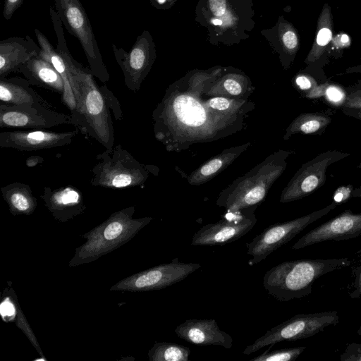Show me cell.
Here are the masks:
<instances>
[{
  "mask_svg": "<svg viewBox=\"0 0 361 361\" xmlns=\"http://www.w3.org/2000/svg\"><path fill=\"white\" fill-rule=\"evenodd\" d=\"M206 83L173 85L152 112L155 138L167 151L180 152L193 144L212 142L240 131L247 114L215 110L202 96Z\"/></svg>",
  "mask_w": 361,
  "mask_h": 361,
  "instance_id": "cell-1",
  "label": "cell"
},
{
  "mask_svg": "<svg viewBox=\"0 0 361 361\" xmlns=\"http://www.w3.org/2000/svg\"><path fill=\"white\" fill-rule=\"evenodd\" d=\"M59 53L67 63L74 77L76 106L71 112V125L80 133L96 140L105 149L114 147V128L106 97L94 80L90 68L84 67L63 46Z\"/></svg>",
  "mask_w": 361,
  "mask_h": 361,
  "instance_id": "cell-2",
  "label": "cell"
},
{
  "mask_svg": "<svg viewBox=\"0 0 361 361\" xmlns=\"http://www.w3.org/2000/svg\"><path fill=\"white\" fill-rule=\"evenodd\" d=\"M350 264L347 257L286 261L268 270L262 284L268 294L277 300L300 299L312 293V284L317 279Z\"/></svg>",
  "mask_w": 361,
  "mask_h": 361,
  "instance_id": "cell-3",
  "label": "cell"
},
{
  "mask_svg": "<svg viewBox=\"0 0 361 361\" xmlns=\"http://www.w3.org/2000/svg\"><path fill=\"white\" fill-rule=\"evenodd\" d=\"M292 152L280 149L274 152L249 172L224 189L216 204L226 212H235L264 201L271 187L285 171Z\"/></svg>",
  "mask_w": 361,
  "mask_h": 361,
  "instance_id": "cell-4",
  "label": "cell"
},
{
  "mask_svg": "<svg viewBox=\"0 0 361 361\" xmlns=\"http://www.w3.org/2000/svg\"><path fill=\"white\" fill-rule=\"evenodd\" d=\"M135 211L134 206L117 211L83 235L87 240L76 249L69 265L75 267L97 259L127 243L152 220L151 217L133 219Z\"/></svg>",
  "mask_w": 361,
  "mask_h": 361,
  "instance_id": "cell-5",
  "label": "cell"
},
{
  "mask_svg": "<svg viewBox=\"0 0 361 361\" xmlns=\"http://www.w3.org/2000/svg\"><path fill=\"white\" fill-rule=\"evenodd\" d=\"M97 162L91 170V185L109 189L142 186L150 175L157 176L159 169L137 161L118 144L96 157Z\"/></svg>",
  "mask_w": 361,
  "mask_h": 361,
  "instance_id": "cell-6",
  "label": "cell"
},
{
  "mask_svg": "<svg viewBox=\"0 0 361 361\" xmlns=\"http://www.w3.org/2000/svg\"><path fill=\"white\" fill-rule=\"evenodd\" d=\"M54 2L63 25L82 46L93 76L101 82H108L110 75L104 63L90 21L80 0H54Z\"/></svg>",
  "mask_w": 361,
  "mask_h": 361,
  "instance_id": "cell-7",
  "label": "cell"
},
{
  "mask_svg": "<svg viewBox=\"0 0 361 361\" xmlns=\"http://www.w3.org/2000/svg\"><path fill=\"white\" fill-rule=\"evenodd\" d=\"M338 322L339 316L336 311L297 314L272 327L247 346L243 353L249 355L265 346L274 345L281 341L307 338Z\"/></svg>",
  "mask_w": 361,
  "mask_h": 361,
  "instance_id": "cell-8",
  "label": "cell"
},
{
  "mask_svg": "<svg viewBox=\"0 0 361 361\" xmlns=\"http://www.w3.org/2000/svg\"><path fill=\"white\" fill-rule=\"evenodd\" d=\"M338 205L333 201L325 207L310 214L269 226L245 244L247 254L252 256L248 264L253 266L265 259L274 251L289 242L306 227L326 215Z\"/></svg>",
  "mask_w": 361,
  "mask_h": 361,
  "instance_id": "cell-9",
  "label": "cell"
},
{
  "mask_svg": "<svg viewBox=\"0 0 361 361\" xmlns=\"http://www.w3.org/2000/svg\"><path fill=\"white\" fill-rule=\"evenodd\" d=\"M349 156V153L332 149L305 163L282 190L279 202L287 203L311 195L325 183L328 168Z\"/></svg>",
  "mask_w": 361,
  "mask_h": 361,
  "instance_id": "cell-10",
  "label": "cell"
},
{
  "mask_svg": "<svg viewBox=\"0 0 361 361\" xmlns=\"http://www.w3.org/2000/svg\"><path fill=\"white\" fill-rule=\"evenodd\" d=\"M201 267L198 263H183L176 258L128 276L113 286L111 290L131 292L159 290L175 284Z\"/></svg>",
  "mask_w": 361,
  "mask_h": 361,
  "instance_id": "cell-11",
  "label": "cell"
},
{
  "mask_svg": "<svg viewBox=\"0 0 361 361\" xmlns=\"http://www.w3.org/2000/svg\"><path fill=\"white\" fill-rule=\"evenodd\" d=\"M253 206L235 212H226L214 224L202 226L192 237L191 245L195 246L223 245L233 242L247 233L256 224Z\"/></svg>",
  "mask_w": 361,
  "mask_h": 361,
  "instance_id": "cell-12",
  "label": "cell"
},
{
  "mask_svg": "<svg viewBox=\"0 0 361 361\" xmlns=\"http://www.w3.org/2000/svg\"><path fill=\"white\" fill-rule=\"evenodd\" d=\"M71 125V117L40 104H0V127L28 130Z\"/></svg>",
  "mask_w": 361,
  "mask_h": 361,
  "instance_id": "cell-13",
  "label": "cell"
},
{
  "mask_svg": "<svg viewBox=\"0 0 361 361\" xmlns=\"http://www.w3.org/2000/svg\"><path fill=\"white\" fill-rule=\"evenodd\" d=\"M115 59L120 66L126 87L137 92L147 76L152 63V49L147 33L138 36L129 51L111 44Z\"/></svg>",
  "mask_w": 361,
  "mask_h": 361,
  "instance_id": "cell-14",
  "label": "cell"
},
{
  "mask_svg": "<svg viewBox=\"0 0 361 361\" xmlns=\"http://www.w3.org/2000/svg\"><path fill=\"white\" fill-rule=\"evenodd\" d=\"M79 133L55 132L43 129L4 131L0 133V147L19 151L49 149L70 145Z\"/></svg>",
  "mask_w": 361,
  "mask_h": 361,
  "instance_id": "cell-15",
  "label": "cell"
},
{
  "mask_svg": "<svg viewBox=\"0 0 361 361\" xmlns=\"http://www.w3.org/2000/svg\"><path fill=\"white\" fill-rule=\"evenodd\" d=\"M361 235V212L346 209L340 214L311 230L293 246L299 250L326 240H344Z\"/></svg>",
  "mask_w": 361,
  "mask_h": 361,
  "instance_id": "cell-16",
  "label": "cell"
},
{
  "mask_svg": "<svg viewBox=\"0 0 361 361\" xmlns=\"http://www.w3.org/2000/svg\"><path fill=\"white\" fill-rule=\"evenodd\" d=\"M41 198L50 214L61 222L73 219L86 209L82 192L72 185L55 189L44 187Z\"/></svg>",
  "mask_w": 361,
  "mask_h": 361,
  "instance_id": "cell-17",
  "label": "cell"
},
{
  "mask_svg": "<svg viewBox=\"0 0 361 361\" xmlns=\"http://www.w3.org/2000/svg\"><path fill=\"white\" fill-rule=\"evenodd\" d=\"M180 338L197 345H221L230 349L232 337L221 331L215 319H187L175 329Z\"/></svg>",
  "mask_w": 361,
  "mask_h": 361,
  "instance_id": "cell-18",
  "label": "cell"
},
{
  "mask_svg": "<svg viewBox=\"0 0 361 361\" xmlns=\"http://www.w3.org/2000/svg\"><path fill=\"white\" fill-rule=\"evenodd\" d=\"M40 47L27 35L11 37L0 41V78L18 73L20 68L39 54Z\"/></svg>",
  "mask_w": 361,
  "mask_h": 361,
  "instance_id": "cell-19",
  "label": "cell"
},
{
  "mask_svg": "<svg viewBox=\"0 0 361 361\" xmlns=\"http://www.w3.org/2000/svg\"><path fill=\"white\" fill-rule=\"evenodd\" d=\"M18 73L23 74L31 85L47 89L61 95L64 92V83L61 75L39 54L23 65Z\"/></svg>",
  "mask_w": 361,
  "mask_h": 361,
  "instance_id": "cell-20",
  "label": "cell"
},
{
  "mask_svg": "<svg viewBox=\"0 0 361 361\" xmlns=\"http://www.w3.org/2000/svg\"><path fill=\"white\" fill-rule=\"evenodd\" d=\"M35 34L40 47L39 55L48 61L61 75L64 83V92L61 95V102L73 111L76 106L74 94V77L67 63L59 54L56 49L47 37L38 29H35Z\"/></svg>",
  "mask_w": 361,
  "mask_h": 361,
  "instance_id": "cell-21",
  "label": "cell"
},
{
  "mask_svg": "<svg viewBox=\"0 0 361 361\" xmlns=\"http://www.w3.org/2000/svg\"><path fill=\"white\" fill-rule=\"evenodd\" d=\"M30 85L26 78H0V104L7 105L40 104L54 109L53 106L30 87Z\"/></svg>",
  "mask_w": 361,
  "mask_h": 361,
  "instance_id": "cell-22",
  "label": "cell"
},
{
  "mask_svg": "<svg viewBox=\"0 0 361 361\" xmlns=\"http://www.w3.org/2000/svg\"><path fill=\"white\" fill-rule=\"evenodd\" d=\"M250 145V142H247L224 149L192 172L188 178V183L200 185L212 180L227 168Z\"/></svg>",
  "mask_w": 361,
  "mask_h": 361,
  "instance_id": "cell-23",
  "label": "cell"
},
{
  "mask_svg": "<svg viewBox=\"0 0 361 361\" xmlns=\"http://www.w3.org/2000/svg\"><path fill=\"white\" fill-rule=\"evenodd\" d=\"M1 192L13 215H30L37 207V199L30 186L15 182L1 188Z\"/></svg>",
  "mask_w": 361,
  "mask_h": 361,
  "instance_id": "cell-24",
  "label": "cell"
},
{
  "mask_svg": "<svg viewBox=\"0 0 361 361\" xmlns=\"http://www.w3.org/2000/svg\"><path fill=\"white\" fill-rule=\"evenodd\" d=\"M331 122L330 116L324 113L301 114L288 126L283 139L288 140L295 134L322 135Z\"/></svg>",
  "mask_w": 361,
  "mask_h": 361,
  "instance_id": "cell-25",
  "label": "cell"
},
{
  "mask_svg": "<svg viewBox=\"0 0 361 361\" xmlns=\"http://www.w3.org/2000/svg\"><path fill=\"white\" fill-rule=\"evenodd\" d=\"M191 350L174 343H155L149 350L150 361H188Z\"/></svg>",
  "mask_w": 361,
  "mask_h": 361,
  "instance_id": "cell-26",
  "label": "cell"
},
{
  "mask_svg": "<svg viewBox=\"0 0 361 361\" xmlns=\"http://www.w3.org/2000/svg\"><path fill=\"white\" fill-rule=\"evenodd\" d=\"M252 92L251 87H247L245 82L243 83L233 78H228L219 84L207 86V94L212 96L247 99Z\"/></svg>",
  "mask_w": 361,
  "mask_h": 361,
  "instance_id": "cell-27",
  "label": "cell"
},
{
  "mask_svg": "<svg viewBox=\"0 0 361 361\" xmlns=\"http://www.w3.org/2000/svg\"><path fill=\"white\" fill-rule=\"evenodd\" d=\"M329 11V9L324 10L320 16L315 43L308 57L310 62H314L320 57L332 39V24Z\"/></svg>",
  "mask_w": 361,
  "mask_h": 361,
  "instance_id": "cell-28",
  "label": "cell"
},
{
  "mask_svg": "<svg viewBox=\"0 0 361 361\" xmlns=\"http://www.w3.org/2000/svg\"><path fill=\"white\" fill-rule=\"evenodd\" d=\"M272 346L271 345L269 348L250 361H294L306 349L305 346H300L269 351Z\"/></svg>",
  "mask_w": 361,
  "mask_h": 361,
  "instance_id": "cell-29",
  "label": "cell"
},
{
  "mask_svg": "<svg viewBox=\"0 0 361 361\" xmlns=\"http://www.w3.org/2000/svg\"><path fill=\"white\" fill-rule=\"evenodd\" d=\"M345 92V99L341 107L361 109V80L346 89Z\"/></svg>",
  "mask_w": 361,
  "mask_h": 361,
  "instance_id": "cell-30",
  "label": "cell"
},
{
  "mask_svg": "<svg viewBox=\"0 0 361 361\" xmlns=\"http://www.w3.org/2000/svg\"><path fill=\"white\" fill-rule=\"evenodd\" d=\"M324 96L329 102L341 108L345 102L346 92L338 86L329 85L324 90Z\"/></svg>",
  "mask_w": 361,
  "mask_h": 361,
  "instance_id": "cell-31",
  "label": "cell"
},
{
  "mask_svg": "<svg viewBox=\"0 0 361 361\" xmlns=\"http://www.w3.org/2000/svg\"><path fill=\"white\" fill-rule=\"evenodd\" d=\"M101 89L106 97L110 110L113 112L115 120L122 121L123 115L118 98L106 85L102 86Z\"/></svg>",
  "mask_w": 361,
  "mask_h": 361,
  "instance_id": "cell-32",
  "label": "cell"
},
{
  "mask_svg": "<svg viewBox=\"0 0 361 361\" xmlns=\"http://www.w3.org/2000/svg\"><path fill=\"white\" fill-rule=\"evenodd\" d=\"M341 361H361V343L348 344L340 355Z\"/></svg>",
  "mask_w": 361,
  "mask_h": 361,
  "instance_id": "cell-33",
  "label": "cell"
},
{
  "mask_svg": "<svg viewBox=\"0 0 361 361\" xmlns=\"http://www.w3.org/2000/svg\"><path fill=\"white\" fill-rule=\"evenodd\" d=\"M352 185L342 186L335 191L333 195V200L338 205L348 201L352 197L353 190Z\"/></svg>",
  "mask_w": 361,
  "mask_h": 361,
  "instance_id": "cell-34",
  "label": "cell"
},
{
  "mask_svg": "<svg viewBox=\"0 0 361 361\" xmlns=\"http://www.w3.org/2000/svg\"><path fill=\"white\" fill-rule=\"evenodd\" d=\"M24 0H4L3 16L6 20H10L15 12L21 6Z\"/></svg>",
  "mask_w": 361,
  "mask_h": 361,
  "instance_id": "cell-35",
  "label": "cell"
},
{
  "mask_svg": "<svg viewBox=\"0 0 361 361\" xmlns=\"http://www.w3.org/2000/svg\"><path fill=\"white\" fill-rule=\"evenodd\" d=\"M295 82L299 90L307 92L308 94L313 91V87L317 85L310 77L306 75H298L296 77Z\"/></svg>",
  "mask_w": 361,
  "mask_h": 361,
  "instance_id": "cell-36",
  "label": "cell"
},
{
  "mask_svg": "<svg viewBox=\"0 0 361 361\" xmlns=\"http://www.w3.org/2000/svg\"><path fill=\"white\" fill-rule=\"evenodd\" d=\"M353 290L349 295L352 299L361 298V264L355 270V280L353 283Z\"/></svg>",
  "mask_w": 361,
  "mask_h": 361,
  "instance_id": "cell-37",
  "label": "cell"
},
{
  "mask_svg": "<svg viewBox=\"0 0 361 361\" xmlns=\"http://www.w3.org/2000/svg\"><path fill=\"white\" fill-rule=\"evenodd\" d=\"M282 40L285 47L290 50L295 49L298 46V41L297 35L292 30L285 32L283 35Z\"/></svg>",
  "mask_w": 361,
  "mask_h": 361,
  "instance_id": "cell-38",
  "label": "cell"
},
{
  "mask_svg": "<svg viewBox=\"0 0 361 361\" xmlns=\"http://www.w3.org/2000/svg\"><path fill=\"white\" fill-rule=\"evenodd\" d=\"M209 8L216 16L224 14L226 8V0H209Z\"/></svg>",
  "mask_w": 361,
  "mask_h": 361,
  "instance_id": "cell-39",
  "label": "cell"
},
{
  "mask_svg": "<svg viewBox=\"0 0 361 361\" xmlns=\"http://www.w3.org/2000/svg\"><path fill=\"white\" fill-rule=\"evenodd\" d=\"M0 309L1 316L5 320L15 315V307L13 304L8 299L4 300L1 302Z\"/></svg>",
  "mask_w": 361,
  "mask_h": 361,
  "instance_id": "cell-40",
  "label": "cell"
},
{
  "mask_svg": "<svg viewBox=\"0 0 361 361\" xmlns=\"http://www.w3.org/2000/svg\"><path fill=\"white\" fill-rule=\"evenodd\" d=\"M342 112L348 116L353 117L357 120L361 121V109H352V108H341Z\"/></svg>",
  "mask_w": 361,
  "mask_h": 361,
  "instance_id": "cell-41",
  "label": "cell"
},
{
  "mask_svg": "<svg viewBox=\"0 0 361 361\" xmlns=\"http://www.w3.org/2000/svg\"><path fill=\"white\" fill-rule=\"evenodd\" d=\"M44 162V159L41 156L38 155H32L29 157L26 161L25 164L27 167H34L39 164H42Z\"/></svg>",
  "mask_w": 361,
  "mask_h": 361,
  "instance_id": "cell-42",
  "label": "cell"
},
{
  "mask_svg": "<svg viewBox=\"0 0 361 361\" xmlns=\"http://www.w3.org/2000/svg\"><path fill=\"white\" fill-rule=\"evenodd\" d=\"M352 197L361 198V185L357 188L353 189L352 192Z\"/></svg>",
  "mask_w": 361,
  "mask_h": 361,
  "instance_id": "cell-43",
  "label": "cell"
},
{
  "mask_svg": "<svg viewBox=\"0 0 361 361\" xmlns=\"http://www.w3.org/2000/svg\"><path fill=\"white\" fill-rule=\"evenodd\" d=\"M212 23L214 24V25H221L222 24V20H219V19H213L212 20Z\"/></svg>",
  "mask_w": 361,
  "mask_h": 361,
  "instance_id": "cell-44",
  "label": "cell"
},
{
  "mask_svg": "<svg viewBox=\"0 0 361 361\" xmlns=\"http://www.w3.org/2000/svg\"><path fill=\"white\" fill-rule=\"evenodd\" d=\"M157 1L159 4H163L166 0H157Z\"/></svg>",
  "mask_w": 361,
  "mask_h": 361,
  "instance_id": "cell-45",
  "label": "cell"
},
{
  "mask_svg": "<svg viewBox=\"0 0 361 361\" xmlns=\"http://www.w3.org/2000/svg\"><path fill=\"white\" fill-rule=\"evenodd\" d=\"M357 169H361V162L358 164V166H357Z\"/></svg>",
  "mask_w": 361,
  "mask_h": 361,
  "instance_id": "cell-46",
  "label": "cell"
}]
</instances>
